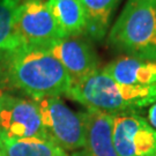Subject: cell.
Here are the masks:
<instances>
[{
    "mask_svg": "<svg viewBox=\"0 0 156 156\" xmlns=\"http://www.w3.org/2000/svg\"><path fill=\"white\" fill-rule=\"evenodd\" d=\"M6 76L9 83L33 101L67 96L72 79L50 51L41 45H21L6 51Z\"/></svg>",
    "mask_w": 156,
    "mask_h": 156,
    "instance_id": "cell-1",
    "label": "cell"
},
{
    "mask_svg": "<svg viewBox=\"0 0 156 156\" xmlns=\"http://www.w3.org/2000/svg\"><path fill=\"white\" fill-rule=\"evenodd\" d=\"M67 97L87 110L116 115L136 111L156 102V86H128L112 79L102 68L72 82Z\"/></svg>",
    "mask_w": 156,
    "mask_h": 156,
    "instance_id": "cell-2",
    "label": "cell"
},
{
    "mask_svg": "<svg viewBox=\"0 0 156 156\" xmlns=\"http://www.w3.org/2000/svg\"><path fill=\"white\" fill-rule=\"evenodd\" d=\"M108 43L132 57L156 60V0H127Z\"/></svg>",
    "mask_w": 156,
    "mask_h": 156,
    "instance_id": "cell-3",
    "label": "cell"
},
{
    "mask_svg": "<svg viewBox=\"0 0 156 156\" xmlns=\"http://www.w3.org/2000/svg\"><path fill=\"white\" fill-rule=\"evenodd\" d=\"M35 102L49 139L67 153L81 151L84 147L82 112L73 111L60 97H45Z\"/></svg>",
    "mask_w": 156,
    "mask_h": 156,
    "instance_id": "cell-4",
    "label": "cell"
},
{
    "mask_svg": "<svg viewBox=\"0 0 156 156\" xmlns=\"http://www.w3.org/2000/svg\"><path fill=\"white\" fill-rule=\"evenodd\" d=\"M49 139L35 101L0 91V139Z\"/></svg>",
    "mask_w": 156,
    "mask_h": 156,
    "instance_id": "cell-5",
    "label": "cell"
},
{
    "mask_svg": "<svg viewBox=\"0 0 156 156\" xmlns=\"http://www.w3.org/2000/svg\"><path fill=\"white\" fill-rule=\"evenodd\" d=\"M112 139L118 156H156V129L134 111L112 115Z\"/></svg>",
    "mask_w": 156,
    "mask_h": 156,
    "instance_id": "cell-6",
    "label": "cell"
},
{
    "mask_svg": "<svg viewBox=\"0 0 156 156\" xmlns=\"http://www.w3.org/2000/svg\"><path fill=\"white\" fill-rule=\"evenodd\" d=\"M16 29L22 45H44L66 36L55 19L48 0H27L19 5Z\"/></svg>",
    "mask_w": 156,
    "mask_h": 156,
    "instance_id": "cell-7",
    "label": "cell"
},
{
    "mask_svg": "<svg viewBox=\"0 0 156 156\" xmlns=\"http://www.w3.org/2000/svg\"><path fill=\"white\" fill-rule=\"evenodd\" d=\"M66 69L72 82L100 69V58L82 36H64L44 45Z\"/></svg>",
    "mask_w": 156,
    "mask_h": 156,
    "instance_id": "cell-8",
    "label": "cell"
},
{
    "mask_svg": "<svg viewBox=\"0 0 156 156\" xmlns=\"http://www.w3.org/2000/svg\"><path fill=\"white\" fill-rule=\"evenodd\" d=\"M82 117L84 147L73 156H118L112 139V115L87 110Z\"/></svg>",
    "mask_w": 156,
    "mask_h": 156,
    "instance_id": "cell-9",
    "label": "cell"
},
{
    "mask_svg": "<svg viewBox=\"0 0 156 156\" xmlns=\"http://www.w3.org/2000/svg\"><path fill=\"white\" fill-rule=\"evenodd\" d=\"M102 71L123 84L156 86V60L124 56L102 67Z\"/></svg>",
    "mask_w": 156,
    "mask_h": 156,
    "instance_id": "cell-10",
    "label": "cell"
},
{
    "mask_svg": "<svg viewBox=\"0 0 156 156\" xmlns=\"http://www.w3.org/2000/svg\"><path fill=\"white\" fill-rule=\"evenodd\" d=\"M120 0H81L84 12L86 37L95 42L103 41L110 28L112 14Z\"/></svg>",
    "mask_w": 156,
    "mask_h": 156,
    "instance_id": "cell-11",
    "label": "cell"
},
{
    "mask_svg": "<svg viewBox=\"0 0 156 156\" xmlns=\"http://www.w3.org/2000/svg\"><path fill=\"white\" fill-rule=\"evenodd\" d=\"M48 4L66 36H83L86 21L81 0H48Z\"/></svg>",
    "mask_w": 156,
    "mask_h": 156,
    "instance_id": "cell-12",
    "label": "cell"
},
{
    "mask_svg": "<svg viewBox=\"0 0 156 156\" xmlns=\"http://www.w3.org/2000/svg\"><path fill=\"white\" fill-rule=\"evenodd\" d=\"M0 151L4 156H71L50 139L42 138L4 140Z\"/></svg>",
    "mask_w": 156,
    "mask_h": 156,
    "instance_id": "cell-13",
    "label": "cell"
},
{
    "mask_svg": "<svg viewBox=\"0 0 156 156\" xmlns=\"http://www.w3.org/2000/svg\"><path fill=\"white\" fill-rule=\"evenodd\" d=\"M19 0H0V52L12 51L22 45L16 29Z\"/></svg>",
    "mask_w": 156,
    "mask_h": 156,
    "instance_id": "cell-14",
    "label": "cell"
},
{
    "mask_svg": "<svg viewBox=\"0 0 156 156\" xmlns=\"http://www.w3.org/2000/svg\"><path fill=\"white\" fill-rule=\"evenodd\" d=\"M148 123L156 129V102H154L148 110Z\"/></svg>",
    "mask_w": 156,
    "mask_h": 156,
    "instance_id": "cell-15",
    "label": "cell"
},
{
    "mask_svg": "<svg viewBox=\"0 0 156 156\" xmlns=\"http://www.w3.org/2000/svg\"><path fill=\"white\" fill-rule=\"evenodd\" d=\"M1 147H2V140L0 139V151H1Z\"/></svg>",
    "mask_w": 156,
    "mask_h": 156,
    "instance_id": "cell-16",
    "label": "cell"
},
{
    "mask_svg": "<svg viewBox=\"0 0 156 156\" xmlns=\"http://www.w3.org/2000/svg\"><path fill=\"white\" fill-rule=\"evenodd\" d=\"M23 1H27V0H19V2L21 4V2H23Z\"/></svg>",
    "mask_w": 156,
    "mask_h": 156,
    "instance_id": "cell-17",
    "label": "cell"
},
{
    "mask_svg": "<svg viewBox=\"0 0 156 156\" xmlns=\"http://www.w3.org/2000/svg\"><path fill=\"white\" fill-rule=\"evenodd\" d=\"M0 156H4V154H2V153H1V151H0Z\"/></svg>",
    "mask_w": 156,
    "mask_h": 156,
    "instance_id": "cell-18",
    "label": "cell"
}]
</instances>
